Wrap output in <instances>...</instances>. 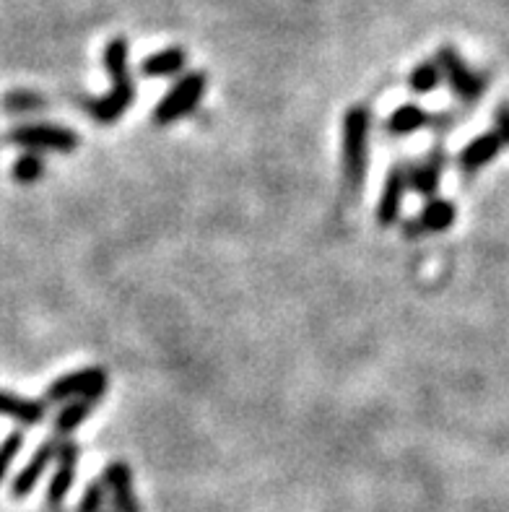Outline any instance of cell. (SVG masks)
Listing matches in <instances>:
<instances>
[{"label":"cell","instance_id":"6da1fadb","mask_svg":"<svg viewBox=\"0 0 509 512\" xmlns=\"http://www.w3.org/2000/svg\"><path fill=\"white\" fill-rule=\"evenodd\" d=\"M130 47L125 37H115L104 47V68L112 78V89L104 97L84 99V112L99 125H115L136 102V81L130 73Z\"/></svg>","mask_w":509,"mask_h":512},{"label":"cell","instance_id":"7a4b0ae2","mask_svg":"<svg viewBox=\"0 0 509 512\" xmlns=\"http://www.w3.org/2000/svg\"><path fill=\"white\" fill-rule=\"evenodd\" d=\"M369 115L367 107H351L343 115V149H341V169H343V185L348 195H359L364 188L369 169Z\"/></svg>","mask_w":509,"mask_h":512},{"label":"cell","instance_id":"3957f363","mask_svg":"<svg viewBox=\"0 0 509 512\" xmlns=\"http://www.w3.org/2000/svg\"><path fill=\"white\" fill-rule=\"evenodd\" d=\"M203 91H206V73L203 71L185 73L182 78H177L172 89L162 97V102L156 104L154 123L159 128H167L172 123H180L182 117L193 115L203 99Z\"/></svg>","mask_w":509,"mask_h":512},{"label":"cell","instance_id":"277c9868","mask_svg":"<svg viewBox=\"0 0 509 512\" xmlns=\"http://www.w3.org/2000/svg\"><path fill=\"white\" fill-rule=\"evenodd\" d=\"M8 141L13 146L26 151H58V154H73L78 149L76 130L63 128L52 123H21L8 133Z\"/></svg>","mask_w":509,"mask_h":512},{"label":"cell","instance_id":"5b68a950","mask_svg":"<svg viewBox=\"0 0 509 512\" xmlns=\"http://www.w3.org/2000/svg\"><path fill=\"white\" fill-rule=\"evenodd\" d=\"M110 388V375L102 367H86V370L71 372V375L58 377L55 383L47 388V403H68L78 398H91V401H102V396Z\"/></svg>","mask_w":509,"mask_h":512},{"label":"cell","instance_id":"8992f818","mask_svg":"<svg viewBox=\"0 0 509 512\" xmlns=\"http://www.w3.org/2000/svg\"><path fill=\"white\" fill-rule=\"evenodd\" d=\"M437 63H439V68H442V76H445V81L450 84L452 94H455L460 102H465V104L478 102V99L486 94V89H489V81H486V76L471 71V68L465 65V60L460 58L458 52L452 50V47H442V50H439Z\"/></svg>","mask_w":509,"mask_h":512},{"label":"cell","instance_id":"52a82bcc","mask_svg":"<svg viewBox=\"0 0 509 512\" xmlns=\"http://www.w3.org/2000/svg\"><path fill=\"white\" fill-rule=\"evenodd\" d=\"M78 445L73 440L60 442L58 458H55V474H52L50 484H47V507L50 510H60L63 502L68 500V492L76 484V468H78Z\"/></svg>","mask_w":509,"mask_h":512},{"label":"cell","instance_id":"ba28073f","mask_svg":"<svg viewBox=\"0 0 509 512\" xmlns=\"http://www.w3.org/2000/svg\"><path fill=\"white\" fill-rule=\"evenodd\" d=\"M60 437H50V440H45L42 445L37 448V453L26 461V466L21 468L19 476L13 479L11 484V494L16 497V500H24L26 494H32L34 487L39 484V479L47 474V466L50 463H55V458H58V450H60Z\"/></svg>","mask_w":509,"mask_h":512},{"label":"cell","instance_id":"9c48e42d","mask_svg":"<svg viewBox=\"0 0 509 512\" xmlns=\"http://www.w3.org/2000/svg\"><path fill=\"white\" fill-rule=\"evenodd\" d=\"M102 484L110 494V502L115 512H141V502L136 497V487H133V471L128 463L115 461L104 468Z\"/></svg>","mask_w":509,"mask_h":512},{"label":"cell","instance_id":"30bf717a","mask_svg":"<svg viewBox=\"0 0 509 512\" xmlns=\"http://www.w3.org/2000/svg\"><path fill=\"white\" fill-rule=\"evenodd\" d=\"M408 193V162H398L387 172L385 188L377 201V221L380 227H393L400 219V206Z\"/></svg>","mask_w":509,"mask_h":512},{"label":"cell","instance_id":"8fae6325","mask_svg":"<svg viewBox=\"0 0 509 512\" xmlns=\"http://www.w3.org/2000/svg\"><path fill=\"white\" fill-rule=\"evenodd\" d=\"M445 164V149L437 146L432 154L426 156L424 162L408 167V188H411L413 193L424 195V198H434V193H437L439 188V180H442V172H445Z\"/></svg>","mask_w":509,"mask_h":512},{"label":"cell","instance_id":"7c38bea8","mask_svg":"<svg viewBox=\"0 0 509 512\" xmlns=\"http://www.w3.org/2000/svg\"><path fill=\"white\" fill-rule=\"evenodd\" d=\"M45 414L47 409L42 401H32V398H21L16 393L0 390V416L3 419H11L21 427H37L45 419Z\"/></svg>","mask_w":509,"mask_h":512},{"label":"cell","instance_id":"4fadbf2b","mask_svg":"<svg viewBox=\"0 0 509 512\" xmlns=\"http://www.w3.org/2000/svg\"><path fill=\"white\" fill-rule=\"evenodd\" d=\"M502 146L504 143H502V138L497 136V130H494V133H484V136L473 138V141L468 143V146H465L458 156L460 172H465V175H473V172H478V169L486 167V164H489L491 159L499 154V149H502Z\"/></svg>","mask_w":509,"mask_h":512},{"label":"cell","instance_id":"5bb4252c","mask_svg":"<svg viewBox=\"0 0 509 512\" xmlns=\"http://www.w3.org/2000/svg\"><path fill=\"white\" fill-rule=\"evenodd\" d=\"M439 117L429 115L426 110H421L419 104H403L393 115L387 117V133L390 136H411L416 130L429 128L432 123H437Z\"/></svg>","mask_w":509,"mask_h":512},{"label":"cell","instance_id":"9a60e30c","mask_svg":"<svg viewBox=\"0 0 509 512\" xmlns=\"http://www.w3.org/2000/svg\"><path fill=\"white\" fill-rule=\"evenodd\" d=\"M99 401H91V398H78V401H68V406H63L58 416H55V424H52V432L60 440H68V437L76 432L81 424L86 422L94 411Z\"/></svg>","mask_w":509,"mask_h":512},{"label":"cell","instance_id":"2e32d148","mask_svg":"<svg viewBox=\"0 0 509 512\" xmlns=\"http://www.w3.org/2000/svg\"><path fill=\"white\" fill-rule=\"evenodd\" d=\"M185 50L182 47H167V50H159L154 55L141 63V73L143 76H151V78H169V76H177V73L185 68Z\"/></svg>","mask_w":509,"mask_h":512},{"label":"cell","instance_id":"e0dca14e","mask_svg":"<svg viewBox=\"0 0 509 512\" xmlns=\"http://www.w3.org/2000/svg\"><path fill=\"white\" fill-rule=\"evenodd\" d=\"M416 219H419L424 234L447 232V229L455 224V206H452V201H447V198H429Z\"/></svg>","mask_w":509,"mask_h":512},{"label":"cell","instance_id":"ac0fdd59","mask_svg":"<svg viewBox=\"0 0 509 512\" xmlns=\"http://www.w3.org/2000/svg\"><path fill=\"white\" fill-rule=\"evenodd\" d=\"M442 84V68H439L437 60H426V63H419L408 76V89L413 94H429L437 86Z\"/></svg>","mask_w":509,"mask_h":512},{"label":"cell","instance_id":"d6986e66","mask_svg":"<svg viewBox=\"0 0 509 512\" xmlns=\"http://www.w3.org/2000/svg\"><path fill=\"white\" fill-rule=\"evenodd\" d=\"M47 99L37 91H11L3 97L0 107L6 112H13V115H24V112H37V110H45L47 107Z\"/></svg>","mask_w":509,"mask_h":512},{"label":"cell","instance_id":"ffe728a7","mask_svg":"<svg viewBox=\"0 0 509 512\" xmlns=\"http://www.w3.org/2000/svg\"><path fill=\"white\" fill-rule=\"evenodd\" d=\"M11 175L21 185H32V182H37L39 177L45 175V162H42V156L37 151H26V154H21L16 159Z\"/></svg>","mask_w":509,"mask_h":512},{"label":"cell","instance_id":"44dd1931","mask_svg":"<svg viewBox=\"0 0 509 512\" xmlns=\"http://www.w3.org/2000/svg\"><path fill=\"white\" fill-rule=\"evenodd\" d=\"M21 448H24V435H21V432H11L6 440L0 442V481L6 479L8 468L13 466V461H16V455L21 453Z\"/></svg>","mask_w":509,"mask_h":512},{"label":"cell","instance_id":"7402d4cb","mask_svg":"<svg viewBox=\"0 0 509 512\" xmlns=\"http://www.w3.org/2000/svg\"><path fill=\"white\" fill-rule=\"evenodd\" d=\"M104 500H107V489H104V484H89L84 497H81V502H78L76 512H102Z\"/></svg>","mask_w":509,"mask_h":512},{"label":"cell","instance_id":"603a6c76","mask_svg":"<svg viewBox=\"0 0 509 512\" xmlns=\"http://www.w3.org/2000/svg\"><path fill=\"white\" fill-rule=\"evenodd\" d=\"M497 136L502 138L504 146H509V104H499L497 110Z\"/></svg>","mask_w":509,"mask_h":512},{"label":"cell","instance_id":"cb8c5ba5","mask_svg":"<svg viewBox=\"0 0 509 512\" xmlns=\"http://www.w3.org/2000/svg\"><path fill=\"white\" fill-rule=\"evenodd\" d=\"M403 237H406V240H419V237H424V229H421L419 219L406 221V227H403Z\"/></svg>","mask_w":509,"mask_h":512}]
</instances>
